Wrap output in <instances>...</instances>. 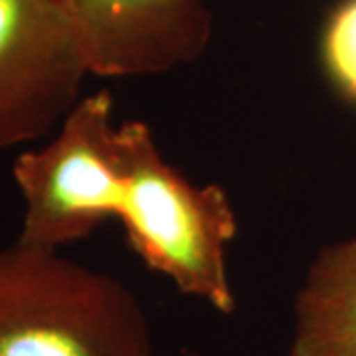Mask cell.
I'll list each match as a JSON object with an SVG mask.
<instances>
[{
    "mask_svg": "<svg viewBox=\"0 0 356 356\" xmlns=\"http://www.w3.org/2000/svg\"><path fill=\"white\" fill-rule=\"evenodd\" d=\"M321 58L332 88L356 105V0H343L331 13L323 30Z\"/></svg>",
    "mask_w": 356,
    "mask_h": 356,
    "instance_id": "obj_7",
    "label": "cell"
},
{
    "mask_svg": "<svg viewBox=\"0 0 356 356\" xmlns=\"http://www.w3.org/2000/svg\"><path fill=\"white\" fill-rule=\"evenodd\" d=\"M293 311L289 356H356V236L315 255Z\"/></svg>",
    "mask_w": 356,
    "mask_h": 356,
    "instance_id": "obj_6",
    "label": "cell"
},
{
    "mask_svg": "<svg viewBox=\"0 0 356 356\" xmlns=\"http://www.w3.org/2000/svg\"><path fill=\"white\" fill-rule=\"evenodd\" d=\"M0 356H156L137 297L119 280L14 242L0 248Z\"/></svg>",
    "mask_w": 356,
    "mask_h": 356,
    "instance_id": "obj_2",
    "label": "cell"
},
{
    "mask_svg": "<svg viewBox=\"0 0 356 356\" xmlns=\"http://www.w3.org/2000/svg\"><path fill=\"white\" fill-rule=\"evenodd\" d=\"M117 147L125 177L117 218L135 254L182 295L232 315L228 248L238 218L228 192L194 184L168 165L145 121L119 123Z\"/></svg>",
    "mask_w": 356,
    "mask_h": 356,
    "instance_id": "obj_1",
    "label": "cell"
},
{
    "mask_svg": "<svg viewBox=\"0 0 356 356\" xmlns=\"http://www.w3.org/2000/svg\"><path fill=\"white\" fill-rule=\"evenodd\" d=\"M88 76L83 46L56 0H0V151L62 125Z\"/></svg>",
    "mask_w": 356,
    "mask_h": 356,
    "instance_id": "obj_4",
    "label": "cell"
},
{
    "mask_svg": "<svg viewBox=\"0 0 356 356\" xmlns=\"http://www.w3.org/2000/svg\"><path fill=\"white\" fill-rule=\"evenodd\" d=\"M91 76L140 77L192 64L212 38L206 0H56Z\"/></svg>",
    "mask_w": 356,
    "mask_h": 356,
    "instance_id": "obj_5",
    "label": "cell"
},
{
    "mask_svg": "<svg viewBox=\"0 0 356 356\" xmlns=\"http://www.w3.org/2000/svg\"><path fill=\"white\" fill-rule=\"evenodd\" d=\"M13 177L24 202L16 242L60 250L119 216L125 177L111 93L83 95L46 145L18 154Z\"/></svg>",
    "mask_w": 356,
    "mask_h": 356,
    "instance_id": "obj_3",
    "label": "cell"
}]
</instances>
